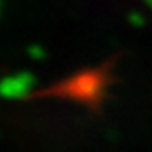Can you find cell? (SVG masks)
I'll use <instances>...</instances> for the list:
<instances>
[{
  "label": "cell",
  "instance_id": "6da1fadb",
  "mask_svg": "<svg viewBox=\"0 0 152 152\" xmlns=\"http://www.w3.org/2000/svg\"><path fill=\"white\" fill-rule=\"evenodd\" d=\"M35 86V79L30 72H19L7 75L0 80V98L5 100H21L28 96Z\"/></svg>",
  "mask_w": 152,
  "mask_h": 152
},
{
  "label": "cell",
  "instance_id": "7a4b0ae2",
  "mask_svg": "<svg viewBox=\"0 0 152 152\" xmlns=\"http://www.w3.org/2000/svg\"><path fill=\"white\" fill-rule=\"evenodd\" d=\"M66 91L77 98H94L100 91V79L93 74H84L70 80Z\"/></svg>",
  "mask_w": 152,
  "mask_h": 152
},
{
  "label": "cell",
  "instance_id": "3957f363",
  "mask_svg": "<svg viewBox=\"0 0 152 152\" xmlns=\"http://www.w3.org/2000/svg\"><path fill=\"white\" fill-rule=\"evenodd\" d=\"M28 56H30L31 60H44L46 58V49L42 46H37V44H33V46L28 47Z\"/></svg>",
  "mask_w": 152,
  "mask_h": 152
},
{
  "label": "cell",
  "instance_id": "277c9868",
  "mask_svg": "<svg viewBox=\"0 0 152 152\" xmlns=\"http://www.w3.org/2000/svg\"><path fill=\"white\" fill-rule=\"evenodd\" d=\"M128 21H129V25H133V26H143V25H145L143 16L140 14V12H137V11L128 14Z\"/></svg>",
  "mask_w": 152,
  "mask_h": 152
},
{
  "label": "cell",
  "instance_id": "5b68a950",
  "mask_svg": "<svg viewBox=\"0 0 152 152\" xmlns=\"http://www.w3.org/2000/svg\"><path fill=\"white\" fill-rule=\"evenodd\" d=\"M145 4H147V5H149V7L152 9V0H145Z\"/></svg>",
  "mask_w": 152,
  "mask_h": 152
}]
</instances>
